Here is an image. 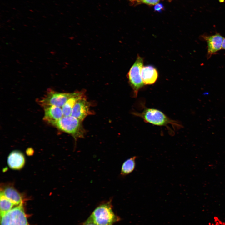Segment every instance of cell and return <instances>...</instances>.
Masks as SVG:
<instances>
[{
	"label": "cell",
	"instance_id": "ba28073f",
	"mask_svg": "<svg viewBox=\"0 0 225 225\" xmlns=\"http://www.w3.org/2000/svg\"><path fill=\"white\" fill-rule=\"evenodd\" d=\"M90 104L84 98L78 100L76 103L72 110L71 115L82 121L91 112Z\"/></svg>",
	"mask_w": 225,
	"mask_h": 225
},
{
	"label": "cell",
	"instance_id": "d6986e66",
	"mask_svg": "<svg viewBox=\"0 0 225 225\" xmlns=\"http://www.w3.org/2000/svg\"><path fill=\"white\" fill-rule=\"evenodd\" d=\"M82 225H96L93 223H88L85 222Z\"/></svg>",
	"mask_w": 225,
	"mask_h": 225
},
{
	"label": "cell",
	"instance_id": "8fae6325",
	"mask_svg": "<svg viewBox=\"0 0 225 225\" xmlns=\"http://www.w3.org/2000/svg\"><path fill=\"white\" fill-rule=\"evenodd\" d=\"M25 159L23 155L19 151H14L9 155L8 158L9 166L13 169H19L24 165Z\"/></svg>",
	"mask_w": 225,
	"mask_h": 225
},
{
	"label": "cell",
	"instance_id": "277c9868",
	"mask_svg": "<svg viewBox=\"0 0 225 225\" xmlns=\"http://www.w3.org/2000/svg\"><path fill=\"white\" fill-rule=\"evenodd\" d=\"M143 64V58L138 55L135 62L127 74V78L133 90L135 97L137 96L139 90L145 85L142 81L141 74Z\"/></svg>",
	"mask_w": 225,
	"mask_h": 225
},
{
	"label": "cell",
	"instance_id": "ac0fdd59",
	"mask_svg": "<svg viewBox=\"0 0 225 225\" xmlns=\"http://www.w3.org/2000/svg\"><path fill=\"white\" fill-rule=\"evenodd\" d=\"M130 2L132 3H134L135 2H140L142 0H129Z\"/></svg>",
	"mask_w": 225,
	"mask_h": 225
},
{
	"label": "cell",
	"instance_id": "4fadbf2b",
	"mask_svg": "<svg viewBox=\"0 0 225 225\" xmlns=\"http://www.w3.org/2000/svg\"><path fill=\"white\" fill-rule=\"evenodd\" d=\"M137 156H134L126 159L123 163L121 166L120 175L125 177L132 172L136 166Z\"/></svg>",
	"mask_w": 225,
	"mask_h": 225
},
{
	"label": "cell",
	"instance_id": "e0dca14e",
	"mask_svg": "<svg viewBox=\"0 0 225 225\" xmlns=\"http://www.w3.org/2000/svg\"><path fill=\"white\" fill-rule=\"evenodd\" d=\"M163 5L161 3L157 4L154 7V10L155 11L159 12L161 11L163 8Z\"/></svg>",
	"mask_w": 225,
	"mask_h": 225
},
{
	"label": "cell",
	"instance_id": "52a82bcc",
	"mask_svg": "<svg viewBox=\"0 0 225 225\" xmlns=\"http://www.w3.org/2000/svg\"><path fill=\"white\" fill-rule=\"evenodd\" d=\"M202 37L207 44L208 58L222 49L224 38L219 34L217 33L211 36H203Z\"/></svg>",
	"mask_w": 225,
	"mask_h": 225
},
{
	"label": "cell",
	"instance_id": "7a4b0ae2",
	"mask_svg": "<svg viewBox=\"0 0 225 225\" xmlns=\"http://www.w3.org/2000/svg\"><path fill=\"white\" fill-rule=\"evenodd\" d=\"M81 121L72 116H63L50 123L59 129L72 135L75 139L82 138L84 134Z\"/></svg>",
	"mask_w": 225,
	"mask_h": 225
},
{
	"label": "cell",
	"instance_id": "8992f818",
	"mask_svg": "<svg viewBox=\"0 0 225 225\" xmlns=\"http://www.w3.org/2000/svg\"><path fill=\"white\" fill-rule=\"evenodd\" d=\"M78 93H62L49 90L40 101V102L43 107L53 105L62 108L69 98L75 96Z\"/></svg>",
	"mask_w": 225,
	"mask_h": 225
},
{
	"label": "cell",
	"instance_id": "9a60e30c",
	"mask_svg": "<svg viewBox=\"0 0 225 225\" xmlns=\"http://www.w3.org/2000/svg\"><path fill=\"white\" fill-rule=\"evenodd\" d=\"M0 216L2 217L5 214L10 211L13 206L15 205L12 202L5 197L0 192Z\"/></svg>",
	"mask_w": 225,
	"mask_h": 225
},
{
	"label": "cell",
	"instance_id": "7c38bea8",
	"mask_svg": "<svg viewBox=\"0 0 225 225\" xmlns=\"http://www.w3.org/2000/svg\"><path fill=\"white\" fill-rule=\"evenodd\" d=\"M0 192L15 205L22 204V199L21 195L14 188L11 186H6L2 188Z\"/></svg>",
	"mask_w": 225,
	"mask_h": 225
},
{
	"label": "cell",
	"instance_id": "ffe728a7",
	"mask_svg": "<svg viewBox=\"0 0 225 225\" xmlns=\"http://www.w3.org/2000/svg\"><path fill=\"white\" fill-rule=\"evenodd\" d=\"M222 49H225V38L223 39L222 44Z\"/></svg>",
	"mask_w": 225,
	"mask_h": 225
},
{
	"label": "cell",
	"instance_id": "5bb4252c",
	"mask_svg": "<svg viewBox=\"0 0 225 225\" xmlns=\"http://www.w3.org/2000/svg\"><path fill=\"white\" fill-rule=\"evenodd\" d=\"M82 93L78 92L75 96L69 98L62 107L63 116L71 115L72 109L76 102L83 98Z\"/></svg>",
	"mask_w": 225,
	"mask_h": 225
},
{
	"label": "cell",
	"instance_id": "2e32d148",
	"mask_svg": "<svg viewBox=\"0 0 225 225\" xmlns=\"http://www.w3.org/2000/svg\"><path fill=\"white\" fill-rule=\"evenodd\" d=\"M160 0H142L143 2L149 5H155L157 4Z\"/></svg>",
	"mask_w": 225,
	"mask_h": 225
},
{
	"label": "cell",
	"instance_id": "6da1fadb",
	"mask_svg": "<svg viewBox=\"0 0 225 225\" xmlns=\"http://www.w3.org/2000/svg\"><path fill=\"white\" fill-rule=\"evenodd\" d=\"M110 200L98 206L85 221L96 225H113L120 220L115 214Z\"/></svg>",
	"mask_w": 225,
	"mask_h": 225
},
{
	"label": "cell",
	"instance_id": "9c48e42d",
	"mask_svg": "<svg viewBox=\"0 0 225 225\" xmlns=\"http://www.w3.org/2000/svg\"><path fill=\"white\" fill-rule=\"evenodd\" d=\"M142 81L145 85L154 84L158 78V73L156 69L152 65L143 66L141 72Z\"/></svg>",
	"mask_w": 225,
	"mask_h": 225
},
{
	"label": "cell",
	"instance_id": "3957f363",
	"mask_svg": "<svg viewBox=\"0 0 225 225\" xmlns=\"http://www.w3.org/2000/svg\"><path fill=\"white\" fill-rule=\"evenodd\" d=\"M134 115L142 118L146 122L158 126H167L171 124L180 127L177 122L169 118L161 111L153 108H145L141 112H135Z\"/></svg>",
	"mask_w": 225,
	"mask_h": 225
},
{
	"label": "cell",
	"instance_id": "5b68a950",
	"mask_svg": "<svg viewBox=\"0 0 225 225\" xmlns=\"http://www.w3.org/2000/svg\"><path fill=\"white\" fill-rule=\"evenodd\" d=\"M1 218V225H28L22 204L12 209Z\"/></svg>",
	"mask_w": 225,
	"mask_h": 225
},
{
	"label": "cell",
	"instance_id": "30bf717a",
	"mask_svg": "<svg viewBox=\"0 0 225 225\" xmlns=\"http://www.w3.org/2000/svg\"><path fill=\"white\" fill-rule=\"evenodd\" d=\"M43 107V119L49 123L59 120L63 116L62 108L60 107L53 105L46 106Z\"/></svg>",
	"mask_w": 225,
	"mask_h": 225
}]
</instances>
